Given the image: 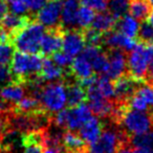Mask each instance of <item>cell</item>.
Wrapping results in <instances>:
<instances>
[{
    "instance_id": "obj_1",
    "label": "cell",
    "mask_w": 153,
    "mask_h": 153,
    "mask_svg": "<svg viewBox=\"0 0 153 153\" xmlns=\"http://www.w3.org/2000/svg\"><path fill=\"white\" fill-rule=\"evenodd\" d=\"M42 58L39 53H26L15 51L9 65L12 83L24 86L30 81L38 78L42 67Z\"/></svg>"
},
{
    "instance_id": "obj_2",
    "label": "cell",
    "mask_w": 153,
    "mask_h": 153,
    "mask_svg": "<svg viewBox=\"0 0 153 153\" xmlns=\"http://www.w3.org/2000/svg\"><path fill=\"white\" fill-rule=\"evenodd\" d=\"M44 30V25L33 19L23 28L16 33L10 40L13 43L16 51L40 55V42Z\"/></svg>"
},
{
    "instance_id": "obj_3",
    "label": "cell",
    "mask_w": 153,
    "mask_h": 153,
    "mask_svg": "<svg viewBox=\"0 0 153 153\" xmlns=\"http://www.w3.org/2000/svg\"><path fill=\"white\" fill-rule=\"evenodd\" d=\"M128 142V136L119 126L114 128H103L99 137L88 145V153H117L122 145Z\"/></svg>"
},
{
    "instance_id": "obj_4",
    "label": "cell",
    "mask_w": 153,
    "mask_h": 153,
    "mask_svg": "<svg viewBox=\"0 0 153 153\" xmlns=\"http://www.w3.org/2000/svg\"><path fill=\"white\" fill-rule=\"evenodd\" d=\"M40 102L43 108L51 114L62 110L67 102L64 81H53L44 84L40 94Z\"/></svg>"
},
{
    "instance_id": "obj_5",
    "label": "cell",
    "mask_w": 153,
    "mask_h": 153,
    "mask_svg": "<svg viewBox=\"0 0 153 153\" xmlns=\"http://www.w3.org/2000/svg\"><path fill=\"white\" fill-rule=\"evenodd\" d=\"M153 57V49L148 45L136 42L127 58V74L135 80L145 83L147 67Z\"/></svg>"
},
{
    "instance_id": "obj_6",
    "label": "cell",
    "mask_w": 153,
    "mask_h": 153,
    "mask_svg": "<svg viewBox=\"0 0 153 153\" xmlns=\"http://www.w3.org/2000/svg\"><path fill=\"white\" fill-rule=\"evenodd\" d=\"M64 28L59 23L44 30L40 42V55L42 57H51V55L61 49Z\"/></svg>"
},
{
    "instance_id": "obj_7",
    "label": "cell",
    "mask_w": 153,
    "mask_h": 153,
    "mask_svg": "<svg viewBox=\"0 0 153 153\" xmlns=\"http://www.w3.org/2000/svg\"><path fill=\"white\" fill-rule=\"evenodd\" d=\"M143 82H140L125 72L112 81L113 86V100L117 102H128L130 98L134 94Z\"/></svg>"
},
{
    "instance_id": "obj_8",
    "label": "cell",
    "mask_w": 153,
    "mask_h": 153,
    "mask_svg": "<svg viewBox=\"0 0 153 153\" xmlns=\"http://www.w3.org/2000/svg\"><path fill=\"white\" fill-rule=\"evenodd\" d=\"M63 51L71 57H76L85 47V40L82 28H64L63 41H62Z\"/></svg>"
},
{
    "instance_id": "obj_9",
    "label": "cell",
    "mask_w": 153,
    "mask_h": 153,
    "mask_svg": "<svg viewBox=\"0 0 153 153\" xmlns=\"http://www.w3.org/2000/svg\"><path fill=\"white\" fill-rule=\"evenodd\" d=\"M106 53L109 65L105 74L113 81L127 71V53L120 48H107Z\"/></svg>"
},
{
    "instance_id": "obj_10",
    "label": "cell",
    "mask_w": 153,
    "mask_h": 153,
    "mask_svg": "<svg viewBox=\"0 0 153 153\" xmlns=\"http://www.w3.org/2000/svg\"><path fill=\"white\" fill-rule=\"evenodd\" d=\"M62 3L60 0H49L48 2L36 13L34 19L42 25L51 27L60 23Z\"/></svg>"
},
{
    "instance_id": "obj_11",
    "label": "cell",
    "mask_w": 153,
    "mask_h": 153,
    "mask_svg": "<svg viewBox=\"0 0 153 153\" xmlns=\"http://www.w3.org/2000/svg\"><path fill=\"white\" fill-rule=\"evenodd\" d=\"M39 79L41 81L45 82H53V81H64L69 76L68 68H62L58 66L55 62L51 60V57H43L42 58V67L38 74Z\"/></svg>"
},
{
    "instance_id": "obj_12",
    "label": "cell",
    "mask_w": 153,
    "mask_h": 153,
    "mask_svg": "<svg viewBox=\"0 0 153 153\" xmlns=\"http://www.w3.org/2000/svg\"><path fill=\"white\" fill-rule=\"evenodd\" d=\"M91 114L92 112L85 103L74 107H67V119H66L65 130H70V131L79 130V128L88 119L92 117Z\"/></svg>"
},
{
    "instance_id": "obj_13",
    "label": "cell",
    "mask_w": 153,
    "mask_h": 153,
    "mask_svg": "<svg viewBox=\"0 0 153 153\" xmlns=\"http://www.w3.org/2000/svg\"><path fill=\"white\" fill-rule=\"evenodd\" d=\"M136 44V41L130 37L124 35L123 33L113 30L104 34L102 46H107L108 48H120L126 53L131 51Z\"/></svg>"
},
{
    "instance_id": "obj_14",
    "label": "cell",
    "mask_w": 153,
    "mask_h": 153,
    "mask_svg": "<svg viewBox=\"0 0 153 153\" xmlns=\"http://www.w3.org/2000/svg\"><path fill=\"white\" fill-rule=\"evenodd\" d=\"M33 19L34 18L30 15H17L7 12L0 20V27L3 32L7 33L9 38L11 39L16 33L23 28Z\"/></svg>"
},
{
    "instance_id": "obj_15",
    "label": "cell",
    "mask_w": 153,
    "mask_h": 153,
    "mask_svg": "<svg viewBox=\"0 0 153 153\" xmlns=\"http://www.w3.org/2000/svg\"><path fill=\"white\" fill-rule=\"evenodd\" d=\"M64 83H65L66 97H67L66 104L68 107H74L87 102L86 89L79 82L74 80L72 78L69 79V76H68L67 79L64 80Z\"/></svg>"
},
{
    "instance_id": "obj_16",
    "label": "cell",
    "mask_w": 153,
    "mask_h": 153,
    "mask_svg": "<svg viewBox=\"0 0 153 153\" xmlns=\"http://www.w3.org/2000/svg\"><path fill=\"white\" fill-rule=\"evenodd\" d=\"M68 71H69L70 78L78 82L84 81L94 74L91 64L81 55L74 58L71 64L68 67Z\"/></svg>"
},
{
    "instance_id": "obj_17",
    "label": "cell",
    "mask_w": 153,
    "mask_h": 153,
    "mask_svg": "<svg viewBox=\"0 0 153 153\" xmlns=\"http://www.w3.org/2000/svg\"><path fill=\"white\" fill-rule=\"evenodd\" d=\"M103 128L104 123L101 122L97 117H91L79 128L78 133L86 143L91 144L99 137Z\"/></svg>"
},
{
    "instance_id": "obj_18",
    "label": "cell",
    "mask_w": 153,
    "mask_h": 153,
    "mask_svg": "<svg viewBox=\"0 0 153 153\" xmlns=\"http://www.w3.org/2000/svg\"><path fill=\"white\" fill-rule=\"evenodd\" d=\"M61 144L64 153L85 151L87 150L88 147L87 143L79 135V133H76V131H70V130H64L63 131Z\"/></svg>"
},
{
    "instance_id": "obj_19",
    "label": "cell",
    "mask_w": 153,
    "mask_h": 153,
    "mask_svg": "<svg viewBox=\"0 0 153 153\" xmlns=\"http://www.w3.org/2000/svg\"><path fill=\"white\" fill-rule=\"evenodd\" d=\"M128 12L135 20L144 22L148 21L153 12V7L149 0H129Z\"/></svg>"
},
{
    "instance_id": "obj_20",
    "label": "cell",
    "mask_w": 153,
    "mask_h": 153,
    "mask_svg": "<svg viewBox=\"0 0 153 153\" xmlns=\"http://www.w3.org/2000/svg\"><path fill=\"white\" fill-rule=\"evenodd\" d=\"M80 0H66L62 5L60 24L65 28H70L76 24V17L79 10Z\"/></svg>"
},
{
    "instance_id": "obj_21",
    "label": "cell",
    "mask_w": 153,
    "mask_h": 153,
    "mask_svg": "<svg viewBox=\"0 0 153 153\" xmlns=\"http://www.w3.org/2000/svg\"><path fill=\"white\" fill-rule=\"evenodd\" d=\"M25 87L17 83H10L0 87V100L4 101L9 104L20 101L25 96Z\"/></svg>"
},
{
    "instance_id": "obj_22",
    "label": "cell",
    "mask_w": 153,
    "mask_h": 153,
    "mask_svg": "<svg viewBox=\"0 0 153 153\" xmlns=\"http://www.w3.org/2000/svg\"><path fill=\"white\" fill-rule=\"evenodd\" d=\"M117 20L111 15L109 12H101V13L94 15V20L91 22V27L99 30L102 34H106L111 30H115Z\"/></svg>"
},
{
    "instance_id": "obj_23",
    "label": "cell",
    "mask_w": 153,
    "mask_h": 153,
    "mask_svg": "<svg viewBox=\"0 0 153 153\" xmlns=\"http://www.w3.org/2000/svg\"><path fill=\"white\" fill-rule=\"evenodd\" d=\"M138 21L134 19L132 16H124L121 19L117 20V23L115 28H117V30L121 33H123L124 35L130 37V38L135 40L136 34L138 30Z\"/></svg>"
},
{
    "instance_id": "obj_24",
    "label": "cell",
    "mask_w": 153,
    "mask_h": 153,
    "mask_svg": "<svg viewBox=\"0 0 153 153\" xmlns=\"http://www.w3.org/2000/svg\"><path fill=\"white\" fill-rule=\"evenodd\" d=\"M107 9L115 19L119 20L127 14L129 0H107Z\"/></svg>"
},
{
    "instance_id": "obj_25",
    "label": "cell",
    "mask_w": 153,
    "mask_h": 153,
    "mask_svg": "<svg viewBox=\"0 0 153 153\" xmlns=\"http://www.w3.org/2000/svg\"><path fill=\"white\" fill-rule=\"evenodd\" d=\"M94 15H96L94 10L83 5V7H79V10H78L76 17V24H78L79 27L82 28V30L89 27L92 20H94Z\"/></svg>"
},
{
    "instance_id": "obj_26",
    "label": "cell",
    "mask_w": 153,
    "mask_h": 153,
    "mask_svg": "<svg viewBox=\"0 0 153 153\" xmlns=\"http://www.w3.org/2000/svg\"><path fill=\"white\" fill-rule=\"evenodd\" d=\"M128 142L132 147H151L153 148V128L144 133L129 136Z\"/></svg>"
},
{
    "instance_id": "obj_27",
    "label": "cell",
    "mask_w": 153,
    "mask_h": 153,
    "mask_svg": "<svg viewBox=\"0 0 153 153\" xmlns=\"http://www.w3.org/2000/svg\"><path fill=\"white\" fill-rule=\"evenodd\" d=\"M135 41L144 45H150L153 42V26L149 21H144L138 27Z\"/></svg>"
},
{
    "instance_id": "obj_28",
    "label": "cell",
    "mask_w": 153,
    "mask_h": 153,
    "mask_svg": "<svg viewBox=\"0 0 153 153\" xmlns=\"http://www.w3.org/2000/svg\"><path fill=\"white\" fill-rule=\"evenodd\" d=\"M97 87L100 94L104 98L113 100V86L112 81L109 79L106 74H100L97 78Z\"/></svg>"
},
{
    "instance_id": "obj_29",
    "label": "cell",
    "mask_w": 153,
    "mask_h": 153,
    "mask_svg": "<svg viewBox=\"0 0 153 153\" xmlns=\"http://www.w3.org/2000/svg\"><path fill=\"white\" fill-rule=\"evenodd\" d=\"M91 66L94 69V74H105L108 69L109 61H108V56H107L106 51H103L101 53H99L96 58L91 61Z\"/></svg>"
},
{
    "instance_id": "obj_30",
    "label": "cell",
    "mask_w": 153,
    "mask_h": 153,
    "mask_svg": "<svg viewBox=\"0 0 153 153\" xmlns=\"http://www.w3.org/2000/svg\"><path fill=\"white\" fill-rule=\"evenodd\" d=\"M83 34L84 40H85V45H101L102 46L104 34L94 30V28L90 27V26L87 28H84Z\"/></svg>"
},
{
    "instance_id": "obj_31",
    "label": "cell",
    "mask_w": 153,
    "mask_h": 153,
    "mask_svg": "<svg viewBox=\"0 0 153 153\" xmlns=\"http://www.w3.org/2000/svg\"><path fill=\"white\" fill-rule=\"evenodd\" d=\"M15 51V47L11 41L0 42V64L9 65Z\"/></svg>"
},
{
    "instance_id": "obj_32",
    "label": "cell",
    "mask_w": 153,
    "mask_h": 153,
    "mask_svg": "<svg viewBox=\"0 0 153 153\" xmlns=\"http://www.w3.org/2000/svg\"><path fill=\"white\" fill-rule=\"evenodd\" d=\"M135 94L140 96L145 102L148 104L149 108L153 109V87L148 84L144 83L136 89Z\"/></svg>"
},
{
    "instance_id": "obj_33",
    "label": "cell",
    "mask_w": 153,
    "mask_h": 153,
    "mask_svg": "<svg viewBox=\"0 0 153 153\" xmlns=\"http://www.w3.org/2000/svg\"><path fill=\"white\" fill-rule=\"evenodd\" d=\"M51 58L58 66H60L62 68H68L70 64H71L72 60H74V57L67 55L64 51H60L55 53L53 55H51Z\"/></svg>"
},
{
    "instance_id": "obj_34",
    "label": "cell",
    "mask_w": 153,
    "mask_h": 153,
    "mask_svg": "<svg viewBox=\"0 0 153 153\" xmlns=\"http://www.w3.org/2000/svg\"><path fill=\"white\" fill-rule=\"evenodd\" d=\"M24 1H25L27 11L30 12V16L34 18L37 12L40 11L49 0H24Z\"/></svg>"
},
{
    "instance_id": "obj_35",
    "label": "cell",
    "mask_w": 153,
    "mask_h": 153,
    "mask_svg": "<svg viewBox=\"0 0 153 153\" xmlns=\"http://www.w3.org/2000/svg\"><path fill=\"white\" fill-rule=\"evenodd\" d=\"M85 7H88L98 12H103L107 9V0H80Z\"/></svg>"
},
{
    "instance_id": "obj_36",
    "label": "cell",
    "mask_w": 153,
    "mask_h": 153,
    "mask_svg": "<svg viewBox=\"0 0 153 153\" xmlns=\"http://www.w3.org/2000/svg\"><path fill=\"white\" fill-rule=\"evenodd\" d=\"M9 3L12 13L17 15H25L27 12V7L24 0H11Z\"/></svg>"
},
{
    "instance_id": "obj_37",
    "label": "cell",
    "mask_w": 153,
    "mask_h": 153,
    "mask_svg": "<svg viewBox=\"0 0 153 153\" xmlns=\"http://www.w3.org/2000/svg\"><path fill=\"white\" fill-rule=\"evenodd\" d=\"M10 83H12V78L11 74H10L9 65L0 64V87Z\"/></svg>"
},
{
    "instance_id": "obj_38",
    "label": "cell",
    "mask_w": 153,
    "mask_h": 153,
    "mask_svg": "<svg viewBox=\"0 0 153 153\" xmlns=\"http://www.w3.org/2000/svg\"><path fill=\"white\" fill-rule=\"evenodd\" d=\"M145 83L150 86L153 85V57L150 60V62L148 64V67H147L146 76H145Z\"/></svg>"
},
{
    "instance_id": "obj_39",
    "label": "cell",
    "mask_w": 153,
    "mask_h": 153,
    "mask_svg": "<svg viewBox=\"0 0 153 153\" xmlns=\"http://www.w3.org/2000/svg\"><path fill=\"white\" fill-rule=\"evenodd\" d=\"M7 12H9V5H7V1L0 0V20L2 19V17Z\"/></svg>"
},
{
    "instance_id": "obj_40",
    "label": "cell",
    "mask_w": 153,
    "mask_h": 153,
    "mask_svg": "<svg viewBox=\"0 0 153 153\" xmlns=\"http://www.w3.org/2000/svg\"><path fill=\"white\" fill-rule=\"evenodd\" d=\"M133 153H153V148L151 147H132Z\"/></svg>"
},
{
    "instance_id": "obj_41",
    "label": "cell",
    "mask_w": 153,
    "mask_h": 153,
    "mask_svg": "<svg viewBox=\"0 0 153 153\" xmlns=\"http://www.w3.org/2000/svg\"><path fill=\"white\" fill-rule=\"evenodd\" d=\"M43 153H63V152L56 150V149H53V148H51V147H45Z\"/></svg>"
},
{
    "instance_id": "obj_42",
    "label": "cell",
    "mask_w": 153,
    "mask_h": 153,
    "mask_svg": "<svg viewBox=\"0 0 153 153\" xmlns=\"http://www.w3.org/2000/svg\"><path fill=\"white\" fill-rule=\"evenodd\" d=\"M148 21H149V23H150L151 25L153 26V12H152V14H151V16H150V17H149Z\"/></svg>"
},
{
    "instance_id": "obj_43",
    "label": "cell",
    "mask_w": 153,
    "mask_h": 153,
    "mask_svg": "<svg viewBox=\"0 0 153 153\" xmlns=\"http://www.w3.org/2000/svg\"><path fill=\"white\" fill-rule=\"evenodd\" d=\"M68 153H88L87 150L85 151H76V152H68Z\"/></svg>"
},
{
    "instance_id": "obj_44",
    "label": "cell",
    "mask_w": 153,
    "mask_h": 153,
    "mask_svg": "<svg viewBox=\"0 0 153 153\" xmlns=\"http://www.w3.org/2000/svg\"><path fill=\"white\" fill-rule=\"evenodd\" d=\"M150 113H151V117H152V120H153V109H151L150 110Z\"/></svg>"
},
{
    "instance_id": "obj_45",
    "label": "cell",
    "mask_w": 153,
    "mask_h": 153,
    "mask_svg": "<svg viewBox=\"0 0 153 153\" xmlns=\"http://www.w3.org/2000/svg\"><path fill=\"white\" fill-rule=\"evenodd\" d=\"M148 46H150V47H151V48H152V49H153V42H152V43H151V44H150V45H148Z\"/></svg>"
},
{
    "instance_id": "obj_46",
    "label": "cell",
    "mask_w": 153,
    "mask_h": 153,
    "mask_svg": "<svg viewBox=\"0 0 153 153\" xmlns=\"http://www.w3.org/2000/svg\"><path fill=\"white\" fill-rule=\"evenodd\" d=\"M149 1H150V2H151V4H152V7H153V0H149Z\"/></svg>"
},
{
    "instance_id": "obj_47",
    "label": "cell",
    "mask_w": 153,
    "mask_h": 153,
    "mask_svg": "<svg viewBox=\"0 0 153 153\" xmlns=\"http://www.w3.org/2000/svg\"><path fill=\"white\" fill-rule=\"evenodd\" d=\"M1 30H1V27H0V32H1Z\"/></svg>"
},
{
    "instance_id": "obj_48",
    "label": "cell",
    "mask_w": 153,
    "mask_h": 153,
    "mask_svg": "<svg viewBox=\"0 0 153 153\" xmlns=\"http://www.w3.org/2000/svg\"><path fill=\"white\" fill-rule=\"evenodd\" d=\"M152 87H153V85H152Z\"/></svg>"
}]
</instances>
